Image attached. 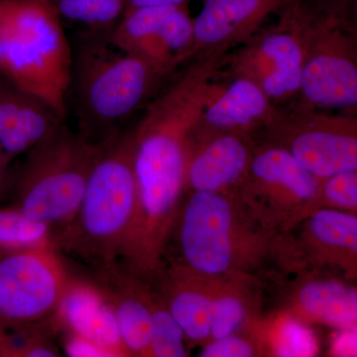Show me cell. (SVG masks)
<instances>
[{
  "label": "cell",
  "instance_id": "cell-32",
  "mask_svg": "<svg viewBox=\"0 0 357 357\" xmlns=\"http://www.w3.org/2000/svg\"><path fill=\"white\" fill-rule=\"evenodd\" d=\"M337 21L357 43V0L347 9L342 20Z\"/></svg>",
  "mask_w": 357,
  "mask_h": 357
},
{
  "label": "cell",
  "instance_id": "cell-19",
  "mask_svg": "<svg viewBox=\"0 0 357 357\" xmlns=\"http://www.w3.org/2000/svg\"><path fill=\"white\" fill-rule=\"evenodd\" d=\"M52 326L89 338L114 357L129 356L122 342L114 307L98 284L74 279Z\"/></svg>",
  "mask_w": 357,
  "mask_h": 357
},
{
  "label": "cell",
  "instance_id": "cell-5",
  "mask_svg": "<svg viewBox=\"0 0 357 357\" xmlns=\"http://www.w3.org/2000/svg\"><path fill=\"white\" fill-rule=\"evenodd\" d=\"M107 143L96 144L64 122L24 154L15 172L7 173L11 206L52 227H63L76 215Z\"/></svg>",
  "mask_w": 357,
  "mask_h": 357
},
{
  "label": "cell",
  "instance_id": "cell-15",
  "mask_svg": "<svg viewBox=\"0 0 357 357\" xmlns=\"http://www.w3.org/2000/svg\"><path fill=\"white\" fill-rule=\"evenodd\" d=\"M295 229L307 266L326 268L357 285V213L321 208Z\"/></svg>",
  "mask_w": 357,
  "mask_h": 357
},
{
  "label": "cell",
  "instance_id": "cell-14",
  "mask_svg": "<svg viewBox=\"0 0 357 357\" xmlns=\"http://www.w3.org/2000/svg\"><path fill=\"white\" fill-rule=\"evenodd\" d=\"M67 114L0 75V166L9 165L66 122Z\"/></svg>",
  "mask_w": 357,
  "mask_h": 357
},
{
  "label": "cell",
  "instance_id": "cell-30",
  "mask_svg": "<svg viewBox=\"0 0 357 357\" xmlns=\"http://www.w3.org/2000/svg\"><path fill=\"white\" fill-rule=\"evenodd\" d=\"M304 1L321 15L332 20H340L356 0H304Z\"/></svg>",
  "mask_w": 357,
  "mask_h": 357
},
{
  "label": "cell",
  "instance_id": "cell-13",
  "mask_svg": "<svg viewBox=\"0 0 357 357\" xmlns=\"http://www.w3.org/2000/svg\"><path fill=\"white\" fill-rule=\"evenodd\" d=\"M218 79L194 137L230 132L255 139L273 121L277 107L258 84L246 77H227L223 84Z\"/></svg>",
  "mask_w": 357,
  "mask_h": 357
},
{
  "label": "cell",
  "instance_id": "cell-29",
  "mask_svg": "<svg viewBox=\"0 0 357 357\" xmlns=\"http://www.w3.org/2000/svg\"><path fill=\"white\" fill-rule=\"evenodd\" d=\"M331 356L357 357V324L337 330L331 342Z\"/></svg>",
  "mask_w": 357,
  "mask_h": 357
},
{
  "label": "cell",
  "instance_id": "cell-9",
  "mask_svg": "<svg viewBox=\"0 0 357 357\" xmlns=\"http://www.w3.org/2000/svg\"><path fill=\"white\" fill-rule=\"evenodd\" d=\"M300 2L227 54L225 73L220 70L227 79L243 77L255 82L277 107L291 105L299 93L305 57Z\"/></svg>",
  "mask_w": 357,
  "mask_h": 357
},
{
  "label": "cell",
  "instance_id": "cell-24",
  "mask_svg": "<svg viewBox=\"0 0 357 357\" xmlns=\"http://www.w3.org/2000/svg\"><path fill=\"white\" fill-rule=\"evenodd\" d=\"M53 227L14 206H0V250L53 248Z\"/></svg>",
  "mask_w": 357,
  "mask_h": 357
},
{
  "label": "cell",
  "instance_id": "cell-12",
  "mask_svg": "<svg viewBox=\"0 0 357 357\" xmlns=\"http://www.w3.org/2000/svg\"><path fill=\"white\" fill-rule=\"evenodd\" d=\"M299 0H204L194 18L192 60L198 56L227 55L261 29L270 16Z\"/></svg>",
  "mask_w": 357,
  "mask_h": 357
},
{
  "label": "cell",
  "instance_id": "cell-7",
  "mask_svg": "<svg viewBox=\"0 0 357 357\" xmlns=\"http://www.w3.org/2000/svg\"><path fill=\"white\" fill-rule=\"evenodd\" d=\"M321 184L287 149L263 140L234 194L262 227L286 234L312 213Z\"/></svg>",
  "mask_w": 357,
  "mask_h": 357
},
{
  "label": "cell",
  "instance_id": "cell-21",
  "mask_svg": "<svg viewBox=\"0 0 357 357\" xmlns=\"http://www.w3.org/2000/svg\"><path fill=\"white\" fill-rule=\"evenodd\" d=\"M260 282L246 275L215 277L211 340L241 332L261 316Z\"/></svg>",
  "mask_w": 357,
  "mask_h": 357
},
{
  "label": "cell",
  "instance_id": "cell-22",
  "mask_svg": "<svg viewBox=\"0 0 357 357\" xmlns=\"http://www.w3.org/2000/svg\"><path fill=\"white\" fill-rule=\"evenodd\" d=\"M251 328L261 344L264 356L312 357L318 356V337L292 312L284 307L271 316H259Z\"/></svg>",
  "mask_w": 357,
  "mask_h": 357
},
{
  "label": "cell",
  "instance_id": "cell-23",
  "mask_svg": "<svg viewBox=\"0 0 357 357\" xmlns=\"http://www.w3.org/2000/svg\"><path fill=\"white\" fill-rule=\"evenodd\" d=\"M62 21L83 27V31L110 33L126 11V0H49Z\"/></svg>",
  "mask_w": 357,
  "mask_h": 357
},
{
  "label": "cell",
  "instance_id": "cell-8",
  "mask_svg": "<svg viewBox=\"0 0 357 357\" xmlns=\"http://www.w3.org/2000/svg\"><path fill=\"white\" fill-rule=\"evenodd\" d=\"M73 280L53 248L0 250V326L52 328Z\"/></svg>",
  "mask_w": 357,
  "mask_h": 357
},
{
  "label": "cell",
  "instance_id": "cell-6",
  "mask_svg": "<svg viewBox=\"0 0 357 357\" xmlns=\"http://www.w3.org/2000/svg\"><path fill=\"white\" fill-rule=\"evenodd\" d=\"M305 57L291 105L357 119V43L337 20L300 2Z\"/></svg>",
  "mask_w": 357,
  "mask_h": 357
},
{
  "label": "cell",
  "instance_id": "cell-3",
  "mask_svg": "<svg viewBox=\"0 0 357 357\" xmlns=\"http://www.w3.org/2000/svg\"><path fill=\"white\" fill-rule=\"evenodd\" d=\"M131 126L109 141L89 176L76 215L54 234L53 248L98 271L119 264L136 204Z\"/></svg>",
  "mask_w": 357,
  "mask_h": 357
},
{
  "label": "cell",
  "instance_id": "cell-17",
  "mask_svg": "<svg viewBox=\"0 0 357 357\" xmlns=\"http://www.w3.org/2000/svg\"><path fill=\"white\" fill-rule=\"evenodd\" d=\"M100 288L114 307L122 342L129 356L149 357L152 337L151 282L115 265L98 271Z\"/></svg>",
  "mask_w": 357,
  "mask_h": 357
},
{
  "label": "cell",
  "instance_id": "cell-16",
  "mask_svg": "<svg viewBox=\"0 0 357 357\" xmlns=\"http://www.w3.org/2000/svg\"><path fill=\"white\" fill-rule=\"evenodd\" d=\"M255 141L243 134L215 133L192 138L187 192H234L252 158Z\"/></svg>",
  "mask_w": 357,
  "mask_h": 357
},
{
  "label": "cell",
  "instance_id": "cell-10",
  "mask_svg": "<svg viewBox=\"0 0 357 357\" xmlns=\"http://www.w3.org/2000/svg\"><path fill=\"white\" fill-rule=\"evenodd\" d=\"M262 139L287 149L319 180L357 168V119L289 105L277 107Z\"/></svg>",
  "mask_w": 357,
  "mask_h": 357
},
{
  "label": "cell",
  "instance_id": "cell-26",
  "mask_svg": "<svg viewBox=\"0 0 357 357\" xmlns=\"http://www.w3.org/2000/svg\"><path fill=\"white\" fill-rule=\"evenodd\" d=\"M321 208L357 213V168L321 181L312 211Z\"/></svg>",
  "mask_w": 357,
  "mask_h": 357
},
{
  "label": "cell",
  "instance_id": "cell-18",
  "mask_svg": "<svg viewBox=\"0 0 357 357\" xmlns=\"http://www.w3.org/2000/svg\"><path fill=\"white\" fill-rule=\"evenodd\" d=\"M169 311L192 344L203 345L211 340L215 277H206L176 263L163 268L154 280Z\"/></svg>",
  "mask_w": 357,
  "mask_h": 357
},
{
  "label": "cell",
  "instance_id": "cell-4",
  "mask_svg": "<svg viewBox=\"0 0 357 357\" xmlns=\"http://www.w3.org/2000/svg\"><path fill=\"white\" fill-rule=\"evenodd\" d=\"M73 48L49 0H0V75L67 114Z\"/></svg>",
  "mask_w": 357,
  "mask_h": 357
},
{
  "label": "cell",
  "instance_id": "cell-31",
  "mask_svg": "<svg viewBox=\"0 0 357 357\" xmlns=\"http://www.w3.org/2000/svg\"><path fill=\"white\" fill-rule=\"evenodd\" d=\"M192 0H126V9L149 6H189Z\"/></svg>",
  "mask_w": 357,
  "mask_h": 357
},
{
  "label": "cell",
  "instance_id": "cell-28",
  "mask_svg": "<svg viewBox=\"0 0 357 357\" xmlns=\"http://www.w3.org/2000/svg\"><path fill=\"white\" fill-rule=\"evenodd\" d=\"M64 349L70 357H114L105 347L77 333H66Z\"/></svg>",
  "mask_w": 357,
  "mask_h": 357
},
{
  "label": "cell",
  "instance_id": "cell-20",
  "mask_svg": "<svg viewBox=\"0 0 357 357\" xmlns=\"http://www.w3.org/2000/svg\"><path fill=\"white\" fill-rule=\"evenodd\" d=\"M285 309L312 325L342 330L357 324V285L342 278L298 274Z\"/></svg>",
  "mask_w": 357,
  "mask_h": 357
},
{
  "label": "cell",
  "instance_id": "cell-11",
  "mask_svg": "<svg viewBox=\"0 0 357 357\" xmlns=\"http://www.w3.org/2000/svg\"><path fill=\"white\" fill-rule=\"evenodd\" d=\"M109 39L122 50L175 74L192 61L194 18L189 6L126 9Z\"/></svg>",
  "mask_w": 357,
  "mask_h": 357
},
{
  "label": "cell",
  "instance_id": "cell-1",
  "mask_svg": "<svg viewBox=\"0 0 357 357\" xmlns=\"http://www.w3.org/2000/svg\"><path fill=\"white\" fill-rule=\"evenodd\" d=\"M174 234L178 263L203 276L260 278L307 270L295 236L265 229L234 192H187Z\"/></svg>",
  "mask_w": 357,
  "mask_h": 357
},
{
  "label": "cell",
  "instance_id": "cell-33",
  "mask_svg": "<svg viewBox=\"0 0 357 357\" xmlns=\"http://www.w3.org/2000/svg\"><path fill=\"white\" fill-rule=\"evenodd\" d=\"M7 173H8V170L0 166V191L3 189L4 184H6Z\"/></svg>",
  "mask_w": 357,
  "mask_h": 357
},
{
  "label": "cell",
  "instance_id": "cell-27",
  "mask_svg": "<svg viewBox=\"0 0 357 357\" xmlns=\"http://www.w3.org/2000/svg\"><path fill=\"white\" fill-rule=\"evenodd\" d=\"M202 357H253L264 356L261 344L249 326L241 332L227 337L211 340L203 345Z\"/></svg>",
  "mask_w": 357,
  "mask_h": 357
},
{
  "label": "cell",
  "instance_id": "cell-2",
  "mask_svg": "<svg viewBox=\"0 0 357 357\" xmlns=\"http://www.w3.org/2000/svg\"><path fill=\"white\" fill-rule=\"evenodd\" d=\"M110 33L82 31L73 49L67 102L77 132L96 144L114 139L177 73L112 44Z\"/></svg>",
  "mask_w": 357,
  "mask_h": 357
},
{
  "label": "cell",
  "instance_id": "cell-25",
  "mask_svg": "<svg viewBox=\"0 0 357 357\" xmlns=\"http://www.w3.org/2000/svg\"><path fill=\"white\" fill-rule=\"evenodd\" d=\"M152 284V283H151ZM152 337L149 357L188 356L185 333L153 284Z\"/></svg>",
  "mask_w": 357,
  "mask_h": 357
}]
</instances>
